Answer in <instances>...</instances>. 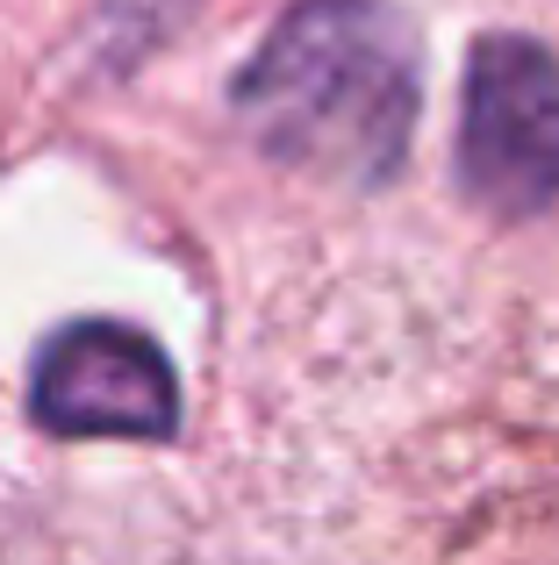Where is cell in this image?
Instances as JSON below:
<instances>
[{"label":"cell","instance_id":"1","mask_svg":"<svg viewBox=\"0 0 559 565\" xmlns=\"http://www.w3.org/2000/svg\"><path fill=\"white\" fill-rule=\"evenodd\" d=\"M238 115L287 166L380 186L416 129V36L380 0H302L244 65Z\"/></svg>","mask_w":559,"mask_h":565},{"label":"cell","instance_id":"3","mask_svg":"<svg viewBox=\"0 0 559 565\" xmlns=\"http://www.w3.org/2000/svg\"><path fill=\"white\" fill-rule=\"evenodd\" d=\"M29 408L51 437H137L158 444L180 429V386L151 337L123 322H72L43 344Z\"/></svg>","mask_w":559,"mask_h":565},{"label":"cell","instance_id":"2","mask_svg":"<svg viewBox=\"0 0 559 565\" xmlns=\"http://www.w3.org/2000/svg\"><path fill=\"white\" fill-rule=\"evenodd\" d=\"M460 180L474 207L524 222L559 201V57L531 36H481L466 65Z\"/></svg>","mask_w":559,"mask_h":565}]
</instances>
